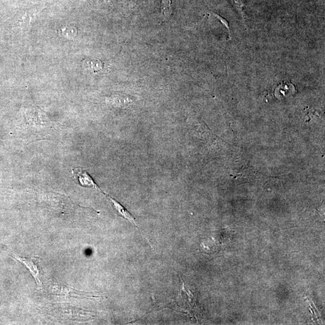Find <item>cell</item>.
Wrapping results in <instances>:
<instances>
[{"label": "cell", "mask_w": 325, "mask_h": 325, "mask_svg": "<svg viewBox=\"0 0 325 325\" xmlns=\"http://www.w3.org/2000/svg\"><path fill=\"white\" fill-rule=\"evenodd\" d=\"M161 9L162 20H169L173 12L172 0H162Z\"/></svg>", "instance_id": "cell-4"}, {"label": "cell", "mask_w": 325, "mask_h": 325, "mask_svg": "<svg viewBox=\"0 0 325 325\" xmlns=\"http://www.w3.org/2000/svg\"><path fill=\"white\" fill-rule=\"evenodd\" d=\"M231 2L237 9L239 11L243 18H244V4L242 2L241 0H231Z\"/></svg>", "instance_id": "cell-5"}, {"label": "cell", "mask_w": 325, "mask_h": 325, "mask_svg": "<svg viewBox=\"0 0 325 325\" xmlns=\"http://www.w3.org/2000/svg\"><path fill=\"white\" fill-rule=\"evenodd\" d=\"M213 14L214 16H215V17L219 19V20L221 21V23H222L223 24H224L226 27H227V29L229 30L230 31L229 25H228V23L227 21L226 20V19H225L224 18H223L222 16L217 15V13H213Z\"/></svg>", "instance_id": "cell-6"}, {"label": "cell", "mask_w": 325, "mask_h": 325, "mask_svg": "<svg viewBox=\"0 0 325 325\" xmlns=\"http://www.w3.org/2000/svg\"><path fill=\"white\" fill-rule=\"evenodd\" d=\"M71 170H72L74 178L78 182L80 185L84 187L95 189L103 194V191H101L93 178L86 171V170H85L83 168L78 167Z\"/></svg>", "instance_id": "cell-2"}, {"label": "cell", "mask_w": 325, "mask_h": 325, "mask_svg": "<svg viewBox=\"0 0 325 325\" xmlns=\"http://www.w3.org/2000/svg\"><path fill=\"white\" fill-rule=\"evenodd\" d=\"M16 260L18 261L21 264H24L26 268L29 270L30 274L34 277L36 283L37 284V288L39 290L42 287V271L40 268L39 261L37 260V258L34 257H21L19 256L14 255L13 256Z\"/></svg>", "instance_id": "cell-1"}, {"label": "cell", "mask_w": 325, "mask_h": 325, "mask_svg": "<svg viewBox=\"0 0 325 325\" xmlns=\"http://www.w3.org/2000/svg\"><path fill=\"white\" fill-rule=\"evenodd\" d=\"M63 30H66V31H67V32H63V33H64L65 36L67 35L68 33H69V34H70V30H68L67 28H65ZM72 31H73V32H70V35H68L69 37H70V36H71V37H72V36L76 35V34H75V33H74V32H77L76 30H74V29H73Z\"/></svg>", "instance_id": "cell-7"}, {"label": "cell", "mask_w": 325, "mask_h": 325, "mask_svg": "<svg viewBox=\"0 0 325 325\" xmlns=\"http://www.w3.org/2000/svg\"><path fill=\"white\" fill-rule=\"evenodd\" d=\"M103 194L105 195L107 199L109 200L110 203L113 206V207L115 209V210L117 211L118 215L120 217H122V218L128 220V222H130L134 227L137 228V229L140 230V233L142 235V231L140 229V228L138 227V225L137 224L136 220L135 219V217L132 215L130 212L127 210L125 206H123L121 203L117 200H115L114 198H113L110 195L107 194L106 193L103 192Z\"/></svg>", "instance_id": "cell-3"}]
</instances>
